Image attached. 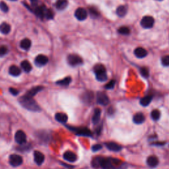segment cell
<instances>
[{
  "mask_svg": "<svg viewBox=\"0 0 169 169\" xmlns=\"http://www.w3.org/2000/svg\"><path fill=\"white\" fill-rule=\"evenodd\" d=\"M19 102L22 107L30 111L38 112L41 110V108L33 98L23 95L19 99Z\"/></svg>",
  "mask_w": 169,
  "mask_h": 169,
  "instance_id": "1",
  "label": "cell"
},
{
  "mask_svg": "<svg viewBox=\"0 0 169 169\" xmlns=\"http://www.w3.org/2000/svg\"><path fill=\"white\" fill-rule=\"evenodd\" d=\"M71 130L75 133L76 135L79 136H85V137H91L92 136V132L86 128H70Z\"/></svg>",
  "mask_w": 169,
  "mask_h": 169,
  "instance_id": "2",
  "label": "cell"
},
{
  "mask_svg": "<svg viewBox=\"0 0 169 169\" xmlns=\"http://www.w3.org/2000/svg\"><path fill=\"white\" fill-rule=\"evenodd\" d=\"M67 62L71 66H77L82 64L83 59L81 57L75 54H71L67 57Z\"/></svg>",
  "mask_w": 169,
  "mask_h": 169,
  "instance_id": "3",
  "label": "cell"
},
{
  "mask_svg": "<svg viewBox=\"0 0 169 169\" xmlns=\"http://www.w3.org/2000/svg\"><path fill=\"white\" fill-rule=\"evenodd\" d=\"M23 162V159L21 156L17 154H13L9 157V163L11 166L14 167H19L21 165Z\"/></svg>",
  "mask_w": 169,
  "mask_h": 169,
  "instance_id": "4",
  "label": "cell"
},
{
  "mask_svg": "<svg viewBox=\"0 0 169 169\" xmlns=\"http://www.w3.org/2000/svg\"><path fill=\"white\" fill-rule=\"evenodd\" d=\"M15 141L19 145L25 144L27 141V136L23 131L19 130L15 133Z\"/></svg>",
  "mask_w": 169,
  "mask_h": 169,
  "instance_id": "5",
  "label": "cell"
},
{
  "mask_svg": "<svg viewBox=\"0 0 169 169\" xmlns=\"http://www.w3.org/2000/svg\"><path fill=\"white\" fill-rule=\"evenodd\" d=\"M154 19L151 16H145L141 19V25L145 28H150L154 25Z\"/></svg>",
  "mask_w": 169,
  "mask_h": 169,
  "instance_id": "6",
  "label": "cell"
},
{
  "mask_svg": "<svg viewBox=\"0 0 169 169\" xmlns=\"http://www.w3.org/2000/svg\"><path fill=\"white\" fill-rule=\"evenodd\" d=\"M100 167H101L102 169H114L113 161L112 159L102 157L101 163H100Z\"/></svg>",
  "mask_w": 169,
  "mask_h": 169,
  "instance_id": "7",
  "label": "cell"
},
{
  "mask_svg": "<svg viewBox=\"0 0 169 169\" xmlns=\"http://www.w3.org/2000/svg\"><path fill=\"white\" fill-rule=\"evenodd\" d=\"M48 62V58L44 55H38L36 57L35 59H34V63H35L36 65L38 67L44 66Z\"/></svg>",
  "mask_w": 169,
  "mask_h": 169,
  "instance_id": "8",
  "label": "cell"
},
{
  "mask_svg": "<svg viewBox=\"0 0 169 169\" xmlns=\"http://www.w3.org/2000/svg\"><path fill=\"white\" fill-rule=\"evenodd\" d=\"M75 16L79 21H84L87 17V12L84 8L79 7L75 11Z\"/></svg>",
  "mask_w": 169,
  "mask_h": 169,
  "instance_id": "9",
  "label": "cell"
},
{
  "mask_svg": "<svg viewBox=\"0 0 169 169\" xmlns=\"http://www.w3.org/2000/svg\"><path fill=\"white\" fill-rule=\"evenodd\" d=\"M97 102L102 106H107L109 103V99L105 93L100 92L97 94Z\"/></svg>",
  "mask_w": 169,
  "mask_h": 169,
  "instance_id": "10",
  "label": "cell"
},
{
  "mask_svg": "<svg viewBox=\"0 0 169 169\" xmlns=\"http://www.w3.org/2000/svg\"><path fill=\"white\" fill-rule=\"evenodd\" d=\"M45 157L44 154L42 153H41V151H35L34 152V162H36V165H41L43 162L44 161Z\"/></svg>",
  "mask_w": 169,
  "mask_h": 169,
  "instance_id": "11",
  "label": "cell"
},
{
  "mask_svg": "<svg viewBox=\"0 0 169 169\" xmlns=\"http://www.w3.org/2000/svg\"><path fill=\"white\" fill-rule=\"evenodd\" d=\"M105 145L108 149H109L112 151H114V152H118V151H121L122 149L121 145L114 142L107 143V144H105Z\"/></svg>",
  "mask_w": 169,
  "mask_h": 169,
  "instance_id": "12",
  "label": "cell"
},
{
  "mask_svg": "<svg viewBox=\"0 0 169 169\" xmlns=\"http://www.w3.org/2000/svg\"><path fill=\"white\" fill-rule=\"evenodd\" d=\"M64 159L70 162H74L77 161V157L76 154L71 151H66L64 154Z\"/></svg>",
  "mask_w": 169,
  "mask_h": 169,
  "instance_id": "13",
  "label": "cell"
},
{
  "mask_svg": "<svg viewBox=\"0 0 169 169\" xmlns=\"http://www.w3.org/2000/svg\"><path fill=\"white\" fill-rule=\"evenodd\" d=\"M147 164L150 167H156L159 164V159L156 156H149L147 159Z\"/></svg>",
  "mask_w": 169,
  "mask_h": 169,
  "instance_id": "14",
  "label": "cell"
},
{
  "mask_svg": "<svg viewBox=\"0 0 169 169\" xmlns=\"http://www.w3.org/2000/svg\"><path fill=\"white\" fill-rule=\"evenodd\" d=\"M42 89H43V87H42V86H37V87H34L31 88V89H30L25 94V95L27 96L28 97H30V98H33V96H35L37 93L40 92L41 91H42Z\"/></svg>",
  "mask_w": 169,
  "mask_h": 169,
  "instance_id": "15",
  "label": "cell"
},
{
  "mask_svg": "<svg viewBox=\"0 0 169 169\" xmlns=\"http://www.w3.org/2000/svg\"><path fill=\"white\" fill-rule=\"evenodd\" d=\"M134 54L136 56L139 58H144L147 55V51L145 48L141 47H138L134 50Z\"/></svg>",
  "mask_w": 169,
  "mask_h": 169,
  "instance_id": "16",
  "label": "cell"
},
{
  "mask_svg": "<svg viewBox=\"0 0 169 169\" xmlns=\"http://www.w3.org/2000/svg\"><path fill=\"white\" fill-rule=\"evenodd\" d=\"M46 9H47L44 6L37 7L35 8V10H34V13H35V15L38 17H39V18L43 19L45 17V14Z\"/></svg>",
  "mask_w": 169,
  "mask_h": 169,
  "instance_id": "17",
  "label": "cell"
},
{
  "mask_svg": "<svg viewBox=\"0 0 169 169\" xmlns=\"http://www.w3.org/2000/svg\"><path fill=\"white\" fill-rule=\"evenodd\" d=\"M145 118L144 114L141 112L137 113L133 116V122L136 124H143L145 122Z\"/></svg>",
  "mask_w": 169,
  "mask_h": 169,
  "instance_id": "18",
  "label": "cell"
},
{
  "mask_svg": "<svg viewBox=\"0 0 169 169\" xmlns=\"http://www.w3.org/2000/svg\"><path fill=\"white\" fill-rule=\"evenodd\" d=\"M101 110L98 108H95L92 118V122L94 124H97L99 122L100 120H101Z\"/></svg>",
  "mask_w": 169,
  "mask_h": 169,
  "instance_id": "19",
  "label": "cell"
},
{
  "mask_svg": "<svg viewBox=\"0 0 169 169\" xmlns=\"http://www.w3.org/2000/svg\"><path fill=\"white\" fill-rule=\"evenodd\" d=\"M9 73L10 75L13 76H19V75H21V70L19 67H17V65H13L10 66L9 69Z\"/></svg>",
  "mask_w": 169,
  "mask_h": 169,
  "instance_id": "20",
  "label": "cell"
},
{
  "mask_svg": "<svg viewBox=\"0 0 169 169\" xmlns=\"http://www.w3.org/2000/svg\"><path fill=\"white\" fill-rule=\"evenodd\" d=\"M55 118L57 121L60 123H65L67 121L68 117L67 116V114H65V113L58 112L56 114Z\"/></svg>",
  "mask_w": 169,
  "mask_h": 169,
  "instance_id": "21",
  "label": "cell"
},
{
  "mask_svg": "<svg viewBox=\"0 0 169 169\" xmlns=\"http://www.w3.org/2000/svg\"><path fill=\"white\" fill-rule=\"evenodd\" d=\"M67 0H57L56 3V7L59 10H64L67 7Z\"/></svg>",
  "mask_w": 169,
  "mask_h": 169,
  "instance_id": "22",
  "label": "cell"
},
{
  "mask_svg": "<svg viewBox=\"0 0 169 169\" xmlns=\"http://www.w3.org/2000/svg\"><path fill=\"white\" fill-rule=\"evenodd\" d=\"M11 27L7 22H3L0 25V32L4 34H7L10 33Z\"/></svg>",
  "mask_w": 169,
  "mask_h": 169,
  "instance_id": "23",
  "label": "cell"
},
{
  "mask_svg": "<svg viewBox=\"0 0 169 169\" xmlns=\"http://www.w3.org/2000/svg\"><path fill=\"white\" fill-rule=\"evenodd\" d=\"M20 46L22 49L25 50H28L30 49L31 46V41L28 38H24L22 40L21 43H20Z\"/></svg>",
  "mask_w": 169,
  "mask_h": 169,
  "instance_id": "24",
  "label": "cell"
},
{
  "mask_svg": "<svg viewBox=\"0 0 169 169\" xmlns=\"http://www.w3.org/2000/svg\"><path fill=\"white\" fill-rule=\"evenodd\" d=\"M127 11H128V9L125 5H120V6L117 8L116 13L119 17H124L125 15H126Z\"/></svg>",
  "mask_w": 169,
  "mask_h": 169,
  "instance_id": "25",
  "label": "cell"
},
{
  "mask_svg": "<svg viewBox=\"0 0 169 169\" xmlns=\"http://www.w3.org/2000/svg\"><path fill=\"white\" fill-rule=\"evenodd\" d=\"M21 66L22 67V70H23L25 72L28 73L32 70V66H31V64H30L29 62H28L27 60H24L23 62H21Z\"/></svg>",
  "mask_w": 169,
  "mask_h": 169,
  "instance_id": "26",
  "label": "cell"
},
{
  "mask_svg": "<svg viewBox=\"0 0 169 169\" xmlns=\"http://www.w3.org/2000/svg\"><path fill=\"white\" fill-rule=\"evenodd\" d=\"M94 72L96 75H99V74L107 73L106 72V68L104 65L102 64H97L94 67Z\"/></svg>",
  "mask_w": 169,
  "mask_h": 169,
  "instance_id": "27",
  "label": "cell"
},
{
  "mask_svg": "<svg viewBox=\"0 0 169 169\" xmlns=\"http://www.w3.org/2000/svg\"><path fill=\"white\" fill-rule=\"evenodd\" d=\"M153 99V96L151 95H147L144 98H142L140 101V104H141L143 107H147L150 104L151 101Z\"/></svg>",
  "mask_w": 169,
  "mask_h": 169,
  "instance_id": "28",
  "label": "cell"
},
{
  "mask_svg": "<svg viewBox=\"0 0 169 169\" xmlns=\"http://www.w3.org/2000/svg\"><path fill=\"white\" fill-rule=\"evenodd\" d=\"M71 81V77H67L64 79H63L62 80H59V81H57L56 83L59 85H60V86H64V87H65V86H67V85H70Z\"/></svg>",
  "mask_w": 169,
  "mask_h": 169,
  "instance_id": "29",
  "label": "cell"
},
{
  "mask_svg": "<svg viewBox=\"0 0 169 169\" xmlns=\"http://www.w3.org/2000/svg\"><path fill=\"white\" fill-rule=\"evenodd\" d=\"M151 116L154 121H157V120H159L160 117H161V112H160L159 110H153L151 112Z\"/></svg>",
  "mask_w": 169,
  "mask_h": 169,
  "instance_id": "30",
  "label": "cell"
},
{
  "mask_svg": "<svg viewBox=\"0 0 169 169\" xmlns=\"http://www.w3.org/2000/svg\"><path fill=\"white\" fill-rule=\"evenodd\" d=\"M93 99V94H92L91 92H88V93L87 92L83 96V101L87 103L91 102L92 101Z\"/></svg>",
  "mask_w": 169,
  "mask_h": 169,
  "instance_id": "31",
  "label": "cell"
},
{
  "mask_svg": "<svg viewBox=\"0 0 169 169\" xmlns=\"http://www.w3.org/2000/svg\"><path fill=\"white\" fill-rule=\"evenodd\" d=\"M102 157H95V158L93 159V160L92 161V166L94 168H99L100 167V163H101V161Z\"/></svg>",
  "mask_w": 169,
  "mask_h": 169,
  "instance_id": "32",
  "label": "cell"
},
{
  "mask_svg": "<svg viewBox=\"0 0 169 169\" xmlns=\"http://www.w3.org/2000/svg\"><path fill=\"white\" fill-rule=\"evenodd\" d=\"M118 33L121 34H124V35H127L130 34V29L127 27H122L118 28Z\"/></svg>",
  "mask_w": 169,
  "mask_h": 169,
  "instance_id": "33",
  "label": "cell"
},
{
  "mask_svg": "<svg viewBox=\"0 0 169 169\" xmlns=\"http://www.w3.org/2000/svg\"><path fill=\"white\" fill-rule=\"evenodd\" d=\"M96 79L99 81H104L107 79V73H103L99 74V75H96Z\"/></svg>",
  "mask_w": 169,
  "mask_h": 169,
  "instance_id": "34",
  "label": "cell"
},
{
  "mask_svg": "<svg viewBox=\"0 0 169 169\" xmlns=\"http://www.w3.org/2000/svg\"><path fill=\"white\" fill-rule=\"evenodd\" d=\"M140 73H141V75L144 77H147L149 75V71L148 68L145 67H143L140 69Z\"/></svg>",
  "mask_w": 169,
  "mask_h": 169,
  "instance_id": "35",
  "label": "cell"
},
{
  "mask_svg": "<svg viewBox=\"0 0 169 169\" xmlns=\"http://www.w3.org/2000/svg\"><path fill=\"white\" fill-rule=\"evenodd\" d=\"M162 64L166 67L169 66V56H163L161 59Z\"/></svg>",
  "mask_w": 169,
  "mask_h": 169,
  "instance_id": "36",
  "label": "cell"
},
{
  "mask_svg": "<svg viewBox=\"0 0 169 169\" xmlns=\"http://www.w3.org/2000/svg\"><path fill=\"white\" fill-rule=\"evenodd\" d=\"M45 17L47 19H53L54 17V13L53 11H51L50 9H47L46 11V14H45Z\"/></svg>",
  "mask_w": 169,
  "mask_h": 169,
  "instance_id": "37",
  "label": "cell"
},
{
  "mask_svg": "<svg viewBox=\"0 0 169 169\" xmlns=\"http://www.w3.org/2000/svg\"><path fill=\"white\" fill-rule=\"evenodd\" d=\"M0 9H1L3 12L7 13L9 11V7L7 6V5L5 4V2L1 1L0 2Z\"/></svg>",
  "mask_w": 169,
  "mask_h": 169,
  "instance_id": "38",
  "label": "cell"
},
{
  "mask_svg": "<svg viewBox=\"0 0 169 169\" xmlns=\"http://www.w3.org/2000/svg\"><path fill=\"white\" fill-rule=\"evenodd\" d=\"M8 51V48L5 46H0V56L5 55Z\"/></svg>",
  "mask_w": 169,
  "mask_h": 169,
  "instance_id": "39",
  "label": "cell"
},
{
  "mask_svg": "<svg viewBox=\"0 0 169 169\" xmlns=\"http://www.w3.org/2000/svg\"><path fill=\"white\" fill-rule=\"evenodd\" d=\"M114 86H115V81H114V80H112V81H110L109 83H108L106 85L105 88H107V89H112V88L114 87Z\"/></svg>",
  "mask_w": 169,
  "mask_h": 169,
  "instance_id": "40",
  "label": "cell"
},
{
  "mask_svg": "<svg viewBox=\"0 0 169 169\" xmlns=\"http://www.w3.org/2000/svg\"><path fill=\"white\" fill-rule=\"evenodd\" d=\"M90 13H91V15L93 17H98L99 15L98 11L95 9L94 8L90 9Z\"/></svg>",
  "mask_w": 169,
  "mask_h": 169,
  "instance_id": "41",
  "label": "cell"
},
{
  "mask_svg": "<svg viewBox=\"0 0 169 169\" xmlns=\"http://www.w3.org/2000/svg\"><path fill=\"white\" fill-rule=\"evenodd\" d=\"M102 145L100 144H96L94 145L92 147V151H94V152H96V151H98L99 150H101L102 149Z\"/></svg>",
  "mask_w": 169,
  "mask_h": 169,
  "instance_id": "42",
  "label": "cell"
},
{
  "mask_svg": "<svg viewBox=\"0 0 169 169\" xmlns=\"http://www.w3.org/2000/svg\"><path fill=\"white\" fill-rule=\"evenodd\" d=\"M9 92L13 94V95H17L19 94V91L16 89L15 88H9Z\"/></svg>",
  "mask_w": 169,
  "mask_h": 169,
  "instance_id": "43",
  "label": "cell"
},
{
  "mask_svg": "<svg viewBox=\"0 0 169 169\" xmlns=\"http://www.w3.org/2000/svg\"><path fill=\"white\" fill-rule=\"evenodd\" d=\"M31 4L33 5V6H36L37 5V2H38V0H30Z\"/></svg>",
  "mask_w": 169,
  "mask_h": 169,
  "instance_id": "44",
  "label": "cell"
},
{
  "mask_svg": "<svg viewBox=\"0 0 169 169\" xmlns=\"http://www.w3.org/2000/svg\"><path fill=\"white\" fill-rule=\"evenodd\" d=\"M165 143H161V142H157L155 144H154V145H164Z\"/></svg>",
  "mask_w": 169,
  "mask_h": 169,
  "instance_id": "45",
  "label": "cell"
},
{
  "mask_svg": "<svg viewBox=\"0 0 169 169\" xmlns=\"http://www.w3.org/2000/svg\"><path fill=\"white\" fill-rule=\"evenodd\" d=\"M11 1H16V0H11Z\"/></svg>",
  "mask_w": 169,
  "mask_h": 169,
  "instance_id": "46",
  "label": "cell"
},
{
  "mask_svg": "<svg viewBox=\"0 0 169 169\" xmlns=\"http://www.w3.org/2000/svg\"><path fill=\"white\" fill-rule=\"evenodd\" d=\"M158 1H162V0H158Z\"/></svg>",
  "mask_w": 169,
  "mask_h": 169,
  "instance_id": "47",
  "label": "cell"
}]
</instances>
